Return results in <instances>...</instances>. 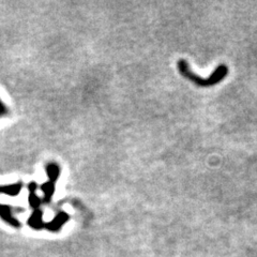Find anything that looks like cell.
I'll return each mask as SVG.
<instances>
[{
    "instance_id": "1",
    "label": "cell",
    "mask_w": 257,
    "mask_h": 257,
    "mask_svg": "<svg viewBox=\"0 0 257 257\" xmlns=\"http://www.w3.org/2000/svg\"><path fill=\"white\" fill-rule=\"evenodd\" d=\"M178 69L183 77L191 80L193 84L197 85L198 87H211L219 84L226 77L228 73V68L225 66V64H220V66L215 69V71L212 72V74L210 76L204 78L202 76L196 75L194 72L191 70L190 64L184 59H180L178 61Z\"/></svg>"
},
{
    "instance_id": "3",
    "label": "cell",
    "mask_w": 257,
    "mask_h": 257,
    "mask_svg": "<svg viewBox=\"0 0 257 257\" xmlns=\"http://www.w3.org/2000/svg\"><path fill=\"white\" fill-rule=\"evenodd\" d=\"M68 220H69V215L66 212H60L55 216V219L53 220V222H50L46 225V227L50 230L56 231V230H58L59 228H61L62 225L66 223Z\"/></svg>"
},
{
    "instance_id": "8",
    "label": "cell",
    "mask_w": 257,
    "mask_h": 257,
    "mask_svg": "<svg viewBox=\"0 0 257 257\" xmlns=\"http://www.w3.org/2000/svg\"><path fill=\"white\" fill-rule=\"evenodd\" d=\"M28 202H29V205L32 209H35V210H38L39 207L41 206L43 200L40 198L36 193H30L29 194V198H28Z\"/></svg>"
},
{
    "instance_id": "6",
    "label": "cell",
    "mask_w": 257,
    "mask_h": 257,
    "mask_svg": "<svg viewBox=\"0 0 257 257\" xmlns=\"http://www.w3.org/2000/svg\"><path fill=\"white\" fill-rule=\"evenodd\" d=\"M22 189H23V183L19 182V183L10 184V186L0 187V193H2V194L10 195V196H16L18 194H20Z\"/></svg>"
},
{
    "instance_id": "10",
    "label": "cell",
    "mask_w": 257,
    "mask_h": 257,
    "mask_svg": "<svg viewBox=\"0 0 257 257\" xmlns=\"http://www.w3.org/2000/svg\"><path fill=\"white\" fill-rule=\"evenodd\" d=\"M37 189H38V184L36 182H30L28 184V190L30 193H36Z\"/></svg>"
},
{
    "instance_id": "4",
    "label": "cell",
    "mask_w": 257,
    "mask_h": 257,
    "mask_svg": "<svg viewBox=\"0 0 257 257\" xmlns=\"http://www.w3.org/2000/svg\"><path fill=\"white\" fill-rule=\"evenodd\" d=\"M28 224L35 229H42L43 227H45L43 219H42V211L40 210V209L32 212L31 216L28 220Z\"/></svg>"
},
{
    "instance_id": "9",
    "label": "cell",
    "mask_w": 257,
    "mask_h": 257,
    "mask_svg": "<svg viewBox=\"0 0 257 257\" xmlns=\"http://www.w3.org/2000/svg\"><path fill=\"white\" fill-rule=\"evenodd\" d=\"M8 112H9V111H8L7 106L3 103V101L0 100V118L6 116V115H8Z\"/></svg>"
},
{
    "instance_id": "2",
    "label": "cell",
    "mask_w": 257,
    "mask_h": 257,
    "mask_svg": "<svg viewBox=\"0 0 257 257\" xmlns=\"http://www.w3.org/2000/svg\"><path fill=\"white\" fill-rule=\"evenodd\" d=\"M0 218H2L4 221H6L8 224L12 225V226H14V227H20L21 226L20 221L14 218L10 206L0 205Z\"/></svg>"
},
{
    "instance_id": "5",
    "label": "cell",
    "mask_w": 257,
    "mask_h": 257,
    "mask_svg": "<svg viewBox=\"0 0 257 257\" xmlns=\"http://www.w3.org/2000/svg\"><path fill=\"white\" fill-rule=\"evenodd\" d=\"M46 174H47V177H48V179H50V181L55 183L56 181H57V179L59 178V176H60L59 165L57 163H55V162L48 163L46 165Z\"/></svg>"
},
{
    "instance_id": "7",
    "label": "cell",
    "mask_w": 257,
    "mask_h": 257,
    "mask_svg": "<svg viewBox=\"0 0 257 257\" xmlns=\"http://www.w3.org/2000/svg\"><path fill=\"white\" fill-rule=\"evenodd\" d=\"M41 190L44 194L43 197V202L44 203H51V200L53 198V195L55 193V183L52 181H47L44 182L41 186Z\"/></svg>"
}]
</instances>
